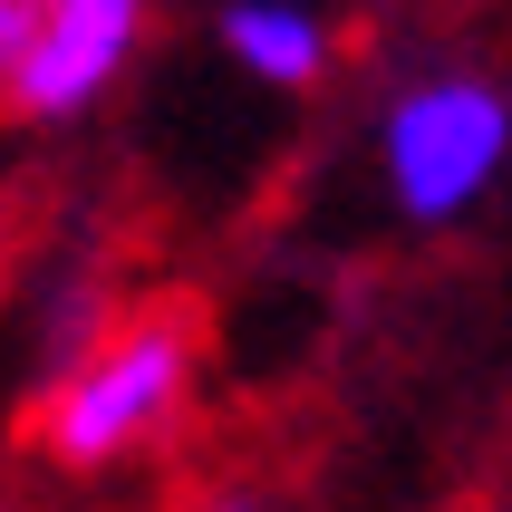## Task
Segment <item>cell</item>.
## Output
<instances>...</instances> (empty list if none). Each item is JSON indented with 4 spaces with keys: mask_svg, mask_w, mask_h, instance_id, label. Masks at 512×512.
<instances>
[{
    "mask_svg": "<svg viewBox=\"0 0 512 512\" xmlns=\"http://www.w3.org/2000/svg\"><path fill=\"white\" fill-rule=\"evenodd\" d=\"M20 29H29V0H0V87L20 68Z\"/></svg>",
    "mask_w": 512,
    "mask_h": 512,
    "instance_id": "obj_6",
    "label": "cell"
},
{
    "mask_svg": "<svg viewBox=\"0 0 512 512\" xmlns=\"http://www.w3.org/2000/svg\"><path fill=\"white\" fill-rule=\"evenodd\" d=\"M97 329H107V290H87V281H68L49 300V339H58V358H78L87 339H97Z\"/></svg>",
    "mask_w": 512,
    "mask_h": 512,
    "instance_id": "obj_5",
    "label": "cell"
},
{
    "mask_svg": "<svg viewBox=\"0 0 512 512\" xmlns=\"http://www.w3.org/2000/svg\"><path fill=\"white\" fill-rule=\"evenodd\" d=\"M194 310H136L107 319L78 358H58L49 397H39V445H49L68 474H97V464H126L136 445L184 416L194 397Z\"/></svg>",
    "mask_w": 512,
    "mask_h": 512,
    "instance_id": "obj_1",
    "label": "cell"
},
{
    "mask_svg": "<svg viewBox=\"0 0 512 512\" xmlns=\"http://www.w3.org/2000/svg\"><path fill=\"white\" fill-rule=\"evenodd\" d=\"M145 10L155 0H29L20 68L0 97L20 116H87L126 78V58L145 49Z\"/></svg>",
    "mask_w": 512,
    "mask_h": 512,
    "instance_id": "obj_3",
    "label": "cell"
},
{
    "mask_svg": "<svg viewBox=\"0 0 512 512\" xmlns=\"http://www.w3.org/2000/svg\"><path fill=\"white\" fill-rule=\"evenodd\" d=\"M223 49L252 68L261 87H310L329 68V29L300 0H232L223 10Z\"/></svg>",
    "mask_w": 512,
    "mask_h": 512,
    "instance_id": "obj_4",
    "label": "cell"
},
{
    "mask_svg": "<svg viewBox=\"0 0 512 512\" xmlns=\"http://www.w3.org/2000/svg\"><path fill=\"white\" fill-rule=\"evenodd\" d=\"M203 512H261V503H242V493H223V503H203Z\"/></svg>",
    "mask_w": 512,
    "mask_h": 512,
    "instance_id": "obj_7",
    "label": "cell"
},
{
    "mask_svg": "<svg viewBox=\"0 0 512 512\" xmlns=\"http://www.w3.org/2000/svg\"><path fill=\"white\" fill-rule=\"evenodd\" d=\"M377 155H387V194L416 223H455L464 203L503 174L512 107H503V87H484V78H426V87H406L397 107H387Z\"/></svg>",
    "mask_w": 512,
    "mask_h": 512,
    "instance_id": "obj_2",
    "label": "cell"
}]
</instances>
